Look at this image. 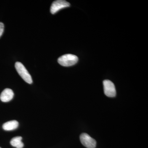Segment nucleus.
<instances>
[{"instance_id":"1","label":"nucleus","mask_w":148,"mask_h":148,"mask_svg":"<svg viewBox=\"0 0 148 148\" xmlns=\"http://www.w3.org/2000/svg\"><path fill=\"white\" fill-rule=\"evenodd\" d=\"M78 61V58L76 55L66 54L62 56L58 59V62L61 66L69 67L73 66Z\"/></svg>"},{"instance_id":"10","label":"nucleus","mask_w":148,"mask_h":148,"mask_svg":"<svg viewBox=\"0 0 148 148\" xmlns=\"http://www.w3.org/2000/svg\"><path fill=\"white\" fill-rule=\"evenodd\" d=\"M0 148H1V147H0Z\"/></svg>"},{"instance_id":"5","label":"nucleus","mask_w":148,"mask_h":148,"mask_svg":"<svg viewBox=\"0 0 148 148\" xmlns=\"http://www.w3.org/2000/svg\"><path fill=\"white\" fill-rule=\"evenodd\" d=\"M69 6L70 4L68 2L64 0H57L52 3L51 6L50 12L52 14H54L60 10Z\"/></svg>"},{"instance_id":"3","label":"nucleus","mask_w":148,"mask_h":148,"mask_svg":"<svg viewBox=\"0 0 148 148\" xmlns=\"http://www.w3.org/2000/svg\"><path fill=\"white\" fill-rule=\"evenodd\" d=\"M104 93L109 97H114L116 95V90L113 83L109 80H105L103 81Z\"/></svg>"},{"instance_id":"8","label":"nucleus","mask_w":148,"mask_h":148,"mask_svg":"<svg viewBox=\"0 0 148 148\" xmlns=\"http://www.w3.org/2000/svg\"><path fill=\"white\" fill-rule=\"evenodd\" d=\"M22 137L20 136L14 137L11 140L10 143L12 147L16 148H22L24 147V143H22Z\"/></svg>"},{"instance_id":"6","label":"nucleus","mask_w":148,"mask_h":148,"mask_svg":"<svg viewBox=\"0 0 148 148\" xmlns=\"http://www.w3.org/2000/svg\"><path fill=\"white\" fill-rule=\"evenodd\" d=\"M14 93L13 90L10 88H5L1 93L0 99L3 102H8L12 100Z\"/></svg>"},{"instance_id":"4","label":"nucleus","mask_w":148,"mask_h":148,"mask_svg":"<svg viewBox=\"0 0 148 148\" xmlns=\"http://www.w3.org/2000/svg\"><path fill=\"white\" fill-rule=\"evenodd\" d=\"M80 140L83 145L87 148H95L96 141L86 133H82L80 136Z\"/></svg>"},{"instance_id":"2","label":"nucleus","mask_w":148,"mask_h":148,"mask_svg":"<svg viewBox=\"0 0 148 148\" xmlns=\"http://www.w3.org/2000/svg\"><path fill=\"white\" fill-rule=\"evenodd\" d=\"M15 69L17 73L22 79L29 84H32L33 83L32 76L26 68L21 62H16L15 64Z\"/></svg>"},{"instance_id":"9","label":"nucleus","mask_w":148,"mask_h":148,"mask_svg":"<svg viewBox=\"0 0 148 148\" xmlns=\"http://www.w3.org/2000/svg\"><path fill=\"white\" fill-rule=\"evenodd\" d=\"M4 29V25L2 22H0V38L3 35Z\"/></svg>"},{"instance_id":"7","label":"nucleus","mask_w":148,"mask_h":148,"mask_svg":"<svg viewBox=\"0 0 148 148\" xmlns=\"http://www.w3.org/2000/svg\"><path fill=\"white\" fill-rule=\"evenodd\" d=\"M18 126V122L16 120L7 122L3 125V129L6 131H11L16 129Z\"/></svg>"}]
</instances>
